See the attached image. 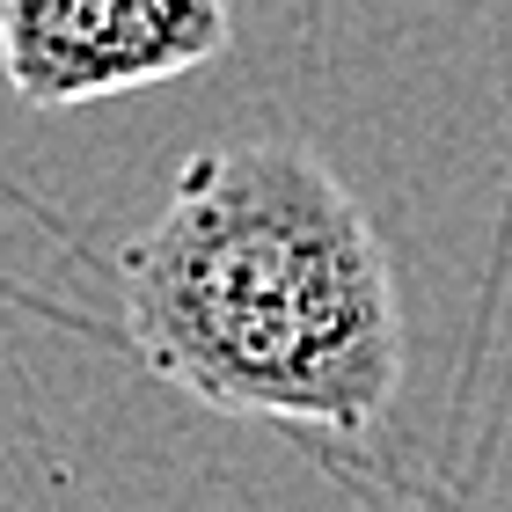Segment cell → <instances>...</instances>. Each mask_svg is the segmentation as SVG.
<instances>
[{
  "instance_id": "7a4b0ae2",
  "label": "cell",
  "mask_w": 512,
  "mask_h": 512,
  "mask_svg": "<svg viewBox=\"0 0 512 512\" xmlns=\"http://www.w3.org/2000/svg\"><path fill=\"white\" fill-rule=\"evenodd\" d=\"M227 44V0H0V59L30 110H74L183 81Z\"/></svg>"
},
{
  "instance_id": "6da1fadb",
  "label": "cell",
  "mask_w": 512,
  "mask_h": 512,
  "mask_svg": "<svg viewBox=\"0 0 512 512\" xmlns=\"http://www.w3.org/2000/svg\"><path fill=\"white\" fill-rule=\"evenodd\" d=\"M125 337L235 417L366 439L403 381V293L366 205L300 139L205 147L118 249Z\"/></svg>"
}]
</instances>
